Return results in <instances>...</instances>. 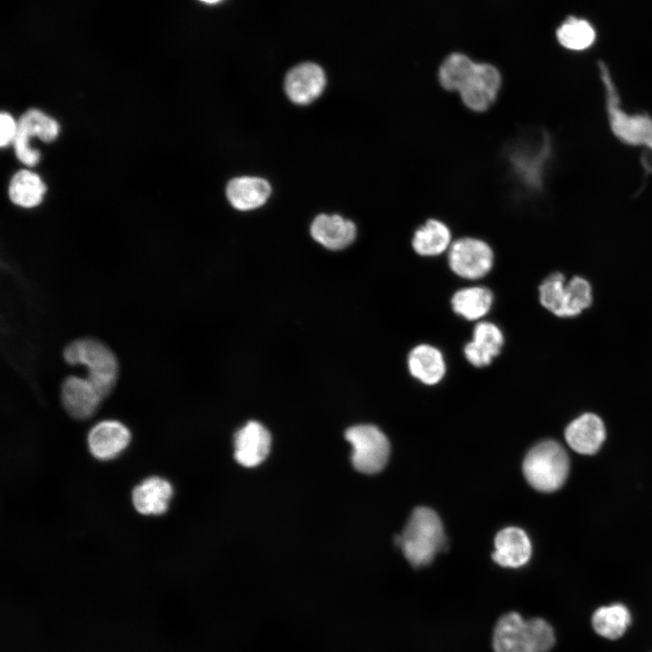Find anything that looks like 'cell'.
<instances>
[{
    "label": "cell",
    "mask_w": 652,
    "mask_h": 652,
    "mask_svg": "<svg viewBox=\"0 0 652 652\" xmlns=\"http://www.w3.org/2000/svg\"><path fill=\"white\" fill-rule=\"evenodd\" d=\"M58 133L59 125L53 119L38 110L26 111L17 122V132L14 140L17 158L27 166H34L39 161L40 153L30 148L31 137L36 136L45 142H51L56 139Z\"/></svg>",
    "instance_id": "ba28073f"
},
{
    "label": "cell",
    "mask_w": 652,
    "mask_h": 652,
    "mask_svg": "<svg viewBox=\"0 0 652 652\" xmlns=\"http://www.w3.org/2000/svg\"><path fill=\"white\" fill-rule=\"evenodd\" d=\"M103 398L87 378L71 375L62 383V404L66 412L77 420L91 417Z\"/></svg>",
    "instance_id": "30bf717a"
},
{
    "label": "cell",
    "mask_w": 652,
    "mask_h": 652,
    "mask_svg": "<svg viewBox=\"0 0 652 652\" xmlns=\"http://www.w3.org/2000/svg\"><path fill=\"white\" fill-rule=\"evenodd\" d=\"M607 95L609 124L614 134L629 145L646 146L652 150V118L646 114H628L620 108L617 89L605 63H599Z\"/></svg>",
    "instance_id": "5b68a950"
},
{
    "label": "cell",
    "mask_w": 652,
    "mask_h": 652,
    "mask_svg": "<svg viewBox=\"0 0 652 652\" xmlns=\"http://www.w3.org/2000/svg\"><path fill=\"white\" fill-rule=\"evenodd\" d=\"M558 43L570 51H585L596 41L594 26L586 19L569 16L556 29Z\"/></svg>",
    "instance_id": "cb8c5ba5"
},
{
    "label": "cell",
    "mask_w": 652,
    "mask_h": 652,
    "mask_svg": "<svg viewBox=\"0 0 652 652\" xmlns=\"http://www.w3.org/2000/svg\"><path fill=\"white\" fill-rule=\"evenodd\" d=\"M493 303L492 291L479 285L459 289L451 298L454 312L467 321L483 319L490 312Z\"/></svg>",
    "instance_id": "7402d4cb"
},
{
    "label": "cell",
    "mask_w": 652,
    "mask_h": 652,
    "mask_svg": "<svg viewBox=\"0 0 652 652\" xmlns=\"http://www.w3.org/2000/svg\"><path fill=\"white\" fill-rule=\"evenodd\" d=\"M447 259L455 274L466 280H478L492 270L494 255L484 240L463 237L452 243Z\"/></svg>",
    "instance_id": "52a82bcc"
},
{
    "label": "cell",
    "mask_w": 652,
    "mask_h": 652,
    "mask_svg": "<svg viewBox=\"0 0 652 652\" xmlns=\"http://www.w3.org/2000/svg\"><path fill=\"white\" fill-rule=\"evenodd\" d=\"M271 186L258 177H238L226 186V197L236 209L245 211L263 206L271 195Z\"/></svg>",
    "instance_id": "ffe728a7"
},
{
    "label": "cell",
    "mask_w": 652,
    "mask_h": 652,
    "mask_svg": "<svg viewBox=\"0 0 652 652\" xmlns=\"http://www.w3.org/2000/svg\"><path fill=\"white\" fill-rule=\"evenodd\" d=\"M270 446L271 435L257 421H249L235 435V458L244 466L261 464L267 457Z\"/></svg>",
    "instance_id": "5bb4252c"
},
{
    "label": "cell",
    "mask_w": 652,
    "mask_h": 652,
    "mask_svg": "<svg viewBox=\"0 0 652 652\" xmlns=\"http://www.w3.org/2000/svg\"><path fill=\"white\" fill-rule=\"evenodd\" d=\"M606 437L601 418L593 413H584L573 419L565 429L568 445L582 455H592L601 446Z\"/></svg>",
    "instance_id": "9a60e30c"
},
{
    "label": "cell",
    "mask_w": 652,
    "mask_h": 652,
    "mask_svg": "<svg viewBox=\"0 0 652 652\" xmlns=\"http://www.w3.org/2000/svg\"><path fill=\"white\" fill-rule=\"evenodd\" d=\"M565 276L555 272L546 277L539 286L541 304L554 315L562 318L565 305Z\"/></svg>",
    "instance_id": "83f0119b"
},
{
    "label": "cell",
    "mask_w": 652,
    "mask_h": 652,
    "mask_svg": "<svg viewBox=\"0 0 652 652\" xmlns=\"http://www.w3.org/2000/svg\"><path fill=\"white\" fill-rule=\"evenodd\" d=\"M63 358L69 365L85 366L87 379L103 398L113 390L118 379V360L103 342L92 338L75 340L64 348Z\"/></svg>",
    "instance_id": "3957f363"
},
{
    "label": "cell",
    "mask_w": 652,
    "mask_h": 652,
    "mask_svg": "<svg viewBox=\"0 0 652 652\" xmlns=\"http://www.w3.org/2000/svg\"><path fill=\"white\" fill-rule=\"evenodd\" d=\"M503 342V334L496 324L481 321L473 330L472 340L464 347L465 358L474 367H486L500 354Z\"/></svg>",
    "instance_id": "4fadbf2b"
},
{
    "label": "cell",
    "mask_w": 652,
    "mask_h": 652,
    "mask_svg": "<svg viewBox=\"0 0 652 652\" xmlns=\"http://www.w3.org/2000/svg\"><path fill=\"white\" fill-rule=\"evenodd\" d=\"M494 546L493 560L503 567H521L529 561L532 553L527 534L517 527H507L500 531L494 539Z\"/></svg>",
    "instance_id": "d6986e66"
},
{
    "label": "cell",
    "mask_w": 652,
    "mask_h": 652,
    "mask_svg": "<svg viewBox=\"0 0 652 652\" xmlns=\"http://www.w3.org/2000/svg\"><path fill=\"white\" fill-rule=\"evenodd\" d=\"M346 439L352 446L353 466L364 474H375L386 465L390 453L387 436L375 426L357 425L347 429Z\"/></svg>",
    "instance_id": "8992f818"
},
{
    "label": "cell",
    "mask_w": 652,
    "mask_h": 652,
    "mask_svg": "<svg viewBox=\"0 0 652 652\" xmlns=\"http://www.w3.org/2000/svg\"><path fill=\"white\" fill-rule=\"evenodd\" d=\"M407 361L411 376L425 385H436L446 375L444 355L433 345L422 343L415 346L409 351Z\"/></svg>",
    "instance_id": "ac0fdd59"
},
{
    "label": "cell",
    "mask_w": 652,
    "mask_h": 652,
    "mask_svg": "<svg viewBox=\"0 0 652 652\" xmlns=\"http://www.w3.org/2000/svg\"><path fill=\"white\" fill-rule=\"evenodd\" d=\"M325 84L326 76L322 68L313 62H303L288 72L284 90L292 102L306 105L321 95Z\"/></svg>",
    "instance_id": "7c38bea8"
},
{
    "label": "cell",
    "mask_w": 652,
    "mask_h": 652,
    "mask_svg": "<svg viewBox=\"0 0 652 652\" xmlns=\"http://www.w3.org/2000/svg\"><path fill=\"white\" fill-rule=\"evenodd\" d=\"M566 296L562 318L578 316L592 303V288L587 279L573 276L565 286Z\"/></svg>",
    "instance_id": "4316f807"
},
{
    "label": "cell",
    "mask_w": 652,
    "mask_h": 652,
    "mask_svg": "<svg viewBox=\"0 0 652 652\" xmlns=\"http://www.w3.org/2000/svg\"><path fill=\"white\" fill-rule=\"evenodd\" d=\"M570 468L568 455L555 441L545 440L527 453L523 465L528 483L541 492H553L565 482Z\"/></svg>",
    "instance_id": "277c9868"
},
{
    "label": "cell",
    "mask_w": 652,
    "mask_h": 652,
    "mask_svg": "<svg viewBox=\"0 0 652 652\" xmlns=\"http://www.w3.org/2000/svg\"><path fill=\"white\" fill-rule=\"evenodd\" d=\"M396 543L414 567L427 565L445 545L443 525L430 508L417 507L412 513Z\"/></svg>",
    "instance_id": "7a4b0ae2"
},
{
    "label": "cell",
    "mask_w": 652,
    "mask_h": 652,
    "mask_svg": "<svg viewBox=\"0 0 652 652\" xmlns=\"http://www.w3.org/2000/svg\"><path fill=\"white\" fill-rule=\"evenodd\" d=\"M476 62L462 53L448 55L438 70V80L442 87L450 91L459 92L474 72Z\"/></svg>",
    "instance_id": "484cf974"
},
{
    "label": "cell",
    "mask_w": 652,
    "mask_h": 652,
    "mask_svg": "<svg viewBox=\"0 0 652 652\" xmlns=\"http://www.w3.org/2000/svg\"><path fill=\"white\" fill-rule=\"evenodd\" d=\"M355 224L339 215L321 214L311 225V235L319 244L330 250H340L356 238Z\"/></svg>",
    "instance_id": "2e32d148"
},
{
    "label": "cell",
    "mask_w": 652,
    "mask_h": 652,
    "mask_svg": "<svg viewBox=\"0 0 652 652\" xmlns=\"http://www.w3.org/2000/svg\"><path fill=\"white\" fill-rule=\"evenodd\" d=\"M632 619L629 609L623 603L615 602L597 608L590 617V625L600 638L618 640L627 633Z\"/></svg>",
    "instance_id": "44dd1931"
},
{
    "label": "cell",
    "mask_w": 652,
    "mask_h": 652,
    "mask_svg": "<svg viewBox=\"0 0 652 652\" xmlns=\"http://www.w3.org/2000/svg\"><path fill=\"white\" fill-rule=\"evenodd\" d=\"M45 190V186L37 174L23 169L11 179L9 197L15 205L34 207L41 203Z\"/></svg>",
    "instance_id": "d4e9b609"
},
{
    "label": "cell",
    "mask_w": 652,
    "mask_h": 652,
    "mask_svg": "<svg viewBox=\"0 0 652 652\" xmlns=\"http://www.w3.org/2000/svg\"><path fill=\"white\" fill-rule=\"evenodd\" d=\"M200 1H202V2H204V3H207V4H215V3H217V2H219V1H221V0H200Z\"/></svg>",
    "instance_id": "f546056e"
},
{
    "label": "cell",
    "mask_w": 652,
    "mask_h": 652,
    "mask_svg": "<svg viewBox=\"0 0 652 652\" xmlns=\"http://www.w3.org/2000/svg\"><path fill=\"white\" fill-rule=\"evenodd\" d=\"M130 438V431L123 423L115 419H104L91 428L87 443L93 457L109 461L118 457L126 449Z\"/></svg>",
    "instance_id": "8fae6325"
},
{
    "label": "cell",
    "mask_w": 652,
    "mask_h": 652,
    "mask_svg": "<svg viewBox=\"0 0 652 652\" xmlns=\"http://www.w3.org/2000/svg\"><path fill=\"white\" fill-rule=\"evenodd\" d=\"M173 487L165 478L150 476L135 486L132 503L137 512L144 515H161L168 508Z\"/></svg>",
    "instance_id": "e0dca14e"
},
{
    "label": "cell",
    "mask_w": 652,
    "mask_h": 652,
    "mask_svg": "<svg viewBox=\"0 0 652 652\" xmlns=\"http://www.w3.org/2000/svg\"><path fill=\"white\" fill-rule=\"evenodd\" d=\"M0 129L1 147L14 142L17 132V123L9 113L3 112L0 115Z\"/></svg>",
    "instance_id": "f1b7e54d"
},
{
    "label": "cell",
    "mask_w": 652,
    "mask_h": 652,
    "mask_svg": "<svg viewBox=\"0 0 652 652\" xmlns=\"http://www.w3.org/2000/svg\"><path fill=\"white\" fill-rule=\"evenodd\" d=\"M501 82V74L496 67L490 63L476 62L473 73L459 91L462 101L471 110H486L495 101Z\"/></svg>",
    "instance_id": "9c48e42d"
},
{
    "label": "cell",
    "mask_w": 652,
    "mask_h": 652,
    "mask_svg": "<svg viewBox=\"0 0 652 652\" xmlns=\"http://www.w3.org/2000/svg\"><path fill=\"white\" fill-rule=\"evenodd\" d=\"M555 643L552 626L542 618L525 620L511 612L503 616L494 628V652H549Z\"/></svg>",
    "instance_id": "6da1fadb"
},
{
    "label": "cell",
    "mask_w": 652,
    "mask_h": 652,
    "mask_svg": "<svg viewBox=\"0 0 652 652\" xmlns=\"http://www.w3.org/2000/svg\"><path fill=\"white\" fill-rule=\"evenodd\" d=\"M451 243V232L440 220L429 219L418 227L412 238L414 251L421 256H436L448 251Z\"/></svg>",
    "instance_id": "603a6c76"
}]
</instances>
